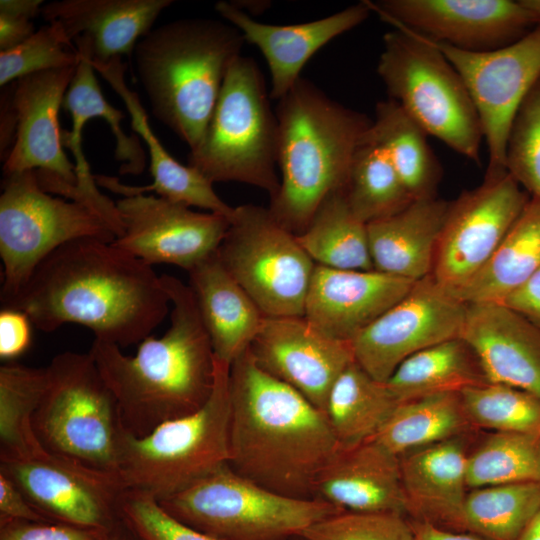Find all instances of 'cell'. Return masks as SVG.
<instances>
[{
  "label": "cell",
  "instance_id": "obj_1",
  "mask_svg": "<svg viewBox=\"0 0 540 540\" xmlns=\"http://www.w3.org/2000/svg\"><path fill=\"white\" fill-rule=\"evenodd\" d=\"M169 303L151 265L112 242L83 238L47 256L2 308L24 312L44 332L75 323L97 340L126 347L150 336Z\"/></svg>",
  "mask_w": 540,
  "mask_h": 540
},
{
  "label": "cell",
  "instance_id": "obj_2",
  "mask_svg": "<svg viewBox=\"0 0 540 540\" xmlns=\"http://www.w3.org/2000/svg\"><path fill=\"white\" fill-rule=\"evenodd\" d=\"M228 465L275 493L314 498L339 447L323 411L262 370L247 348L230 365Z\"/></svg>",
  "mask_w": 540,
  "mask_h": 540
},
{
  "label": "cell",
  "instance_id": "obj_3",
  "mask_svg": "<svg viewBox=\"0 0 540 540\" xmlns=\"http://www.w3.org/2000/svg\"><path fill=\"white\" fill-rule=\"evenodd\" d=\"M172 303L163 336H148L135 355L94 339L90 355L119 408L125 432L142 437L159 425L198 411L209 400L216 356L189 285L161 275Z\"/></svg>",
  "mask_w": 540,
  "mask_h": 540
},
{
  "label": "cell",
  "instance_id": "obj_4",
  "mask_svg": "<svg viewBox=\"0 0 540 540\" xmlns=\"http://www.w3.org/2000/svg\"><path fill=\"white\" fill-rule=\"evenodd\" d=\"M275 114L280 184L268 209L297 236L325 198L344 187L372 120L303 78L278 100Z\"/></svg>",
  "mask_w": 540,
  "mask_h": 540
},
{
  "label": "cell",
  "instance_id": "obj_5",
  "mask_svg": "<svg viewBox=\"0 0 540 540\" xmlns=\"http://www.w3.org/2000/svg\"><path fill=\"white\" fill-rule=\"evenodd\" d=\"M244 42L230 23L185 18L152 29L136 44V71L154 117L190 150L201 142Z\"/></svg>",
  "mask_w": 540,
  "mask_h": 540
},
{
  "label": "cell",
  "instance_id": "obj_6",
  "mask_svg": "<svg viewBox=\"0 0 540 540\" xmlns=\"http://www.w3.org/2000/svg\"><path fill=\"white\" fill-rule=\"evenodd\" d=\"M230 364L216 357L209 400L142 437L124 432L117 476L126 491L172 497L229 462Z\"/></svg>",
  "mask_w": 540,
  "mask_h": 540
},
{
  "label": "cell",
  "instance_id": "obj_7",
  "mask_svg": "<svg viewBox=\"0 0 540 540\" xmlns=\"http://www.w3.org/2000/svg\"><path fill=\"white\" fill-rule=\"evenodd\" d=\"M394 28L383 36L377 65L389 99L428 135L480 164L482 124L462 76L432 40Z\"/></svg>",
  "mask_w": 540,
  "mask_h": 540
},
{
  "label": "cell",
  "instance_id": "obj_8",
  "mask_svg": "<svg viewBox=\"0 0 540 540\" xmlns=\"http://www.w3.org/2000/svg\"><path fill=\"white\" fill-rule=\"evenodd\" d=\"M256 61L239 55L224 79L211 119L188 165L210 182H241L278 191V122Z\"/></svg>",
  "mask_w": 540,
  "mask_h": 540
},
{
  "label": "cell",
  "instance_id": "obj_9",
  "mask_svg": "<svg viewBox=\"0 0 540 540\" xmlns=\"http://www.w3.org/2000/svg\"><path fill=\"white\" fill-rule=\"evenodd\" d=\"M46 374L32 422L40 445L117 476L125 430L117 401L90 353H60L46 367Z\"/></svg>",
  "mask_w": 540,
  "mask_h": 540
},
{
  "label": "cell",
  "instance_id": "obj_10",
  "mask_svg": "<svg viewBox=\"0 0 540 540\" xmlns=\"http://www.w3.org/2000/svg\"><path fill=\"white\" fill-rule=\"evenodd\" d=\"M158 503L179 522L217 540H291L345 511L320 499L275 493L228 464Z\"/></svg>",
  "mask_w": 540,
  "mask_h": 540
},
{
  "label": "cell",
  "instance_id": "obj_11",
  "mask_svg": "<svg viewBox=\"0 0 540 540\" xmlns=\"http://www.w3.org/2000/svg\"><path fill=\"white\" fill-rule=\"evenodd\" d=\"M83 238L113 242L116 235L88 206L46 192L35 171L5 175L0 196L1 303L20 292L53 251Z\"/></svg>",
  "mask_w": 540,
  "mask_h": 540
},
{
  "label": "cell",
  "instance_id": "obj_12",
  "mask_svg": "<svg viewBox=\"0 0 540 540\" xmlns=\"http://www.w3.org/2000/svg\"><path fill=\"white\" fill-rule=\"evenodd\" d=\"M217 253L264 316H304L316 264L269 209L234 207Z\"/></svg>",
  "mask_w": 540,
  "mask_h": 540
},
{
  "label": "cell",
  "instance_id": "obj_13",
  "mask_svg": "<svg viewBox=\"0 0 540 540\" xmlns=\"http://www.w3.org/2000/svg\"><path fill=\"white\" fill-rule=\"evenodd\" d=\"M434 43L462 76L478 112L488 150L484 177L506 173L512 120L540 78V25L515 42L491 51L470 52Z\"/></svg>",
  "mask_w": 540,
  "mask_h": 540
},
{
  "label": "cell",
  "instance_id": "obj_14",
  "mask_svg": "<svg viewBox=\"0 0 540 540\" xmlns=\"http://www.w3.org/2000/svg\"><path fill=\"white\" fill-rule=\"evenodd\" d=\"M531 196L506 172L449 202L431 275L456 292L487 262Z\"/></svg>",
  "mask_w": 540,
  "mask_h": 540
},
{
  "label": "cell",
  "instance_id": "obj_15",
  "mask_svg": "<svg viewBox=\"0 0 540 540\" xmlns=\"http://www.w3.org/2000/svg\"><path fill=\"white\" fill-rule=\"evenodd\" d=\"M467 306L431 274L421 278L352 341L355 361L386 382L410 356L460 337Z\"/></svg>",
  "mask_w": 540,
  "mask_h": 540
},
{
  "label": "cell",
  "instance_id": "obj_16",
  "mask_svg": "<svg viewBox=\"0 0 540 540\" xmlns=\"http://www.w3.org/2000/svg\"><path fill=\"white\" fill-rule=\"evenodd\" d=\"M0 472L54 523L109 531L120 521L119 501L125 490L116 475L43 447L27 456L0 459Z\"/></svg>",
  "mask_w": 540,
  "mask_h": 540
},
{
  "label": "cell",
  "instance_id": "obj_17",
  "mask_svg": "<svg viewBox=\"0 0 540 540\" xmlns=\"http://www.w3.org/2000/svg\"><path fill=\"white\" fill-rule=\"evenodd\" d=\"M116 205L124 231L112 243L151 266L173 264L190 271L218 250L229 227L230 217L196 212L160 196H126Z\"/></svg>",
  "mask_w": 540,
  "mask_h": 540
},
{
  "label": "cell",
  "instance_id": "obj_18",
  "mask_svg": "<svg viewBox=\"0 0 540 540\" xmlns=\"http://www.w3.org/2000/svg\"><path fill=\"white\" fill-rule=\"evenodd\" d=\"M368 4L393 27L470 52L501 48L536 26L520 0H381Z\"/></svg>",
  "mask_w": 540,
  "mask_h": 540
},
{
  "label": "cell",
  "instance_id": "obj_19",
  "mask_svg": "<svg viewBox=\"0 0 540 540\" xmlns=\"http://www.w3.org/2000/svg\"><path fill=\"white\" fill-rule=\"evenodd\" d=\"M248 349L262 370L323 412L335 380L355 361L351 341L327 335L305 316H265Z\"/></svg>",
  "mask_w": 540,
  "mask_h": 540
},
{
  "label": "cell",
  "instance_id": "obj_20",
  "mask_svg": "<svg viewBox=\"0 0 540 540\" xmlns=\"http://www.w3.org/2000/svg\"><path fill=\"white\" fill-rule=\"evenodd\" d=\"M80 62L64 96L62 107L69 112L72 120L70 130H61V141L75 159L76 184L52 180L46 184V191L62 195L69 200L82 203L98 213L113 229L116 236L123 233V223L115 202L98 189L94 175L82 148V131L85 123L94 117L104 118L115 137V159L129 172H135L146 165V154L136 134L127 135L121 128L125 117L121 110L113 107L104 98L91 64V54L86 45H76Z\"/></svg>",
  "mask_w": 540,
  "mask_h": 540
},
{
  "label": "cell",
  "instance_id": "obj_21",
  "mask_svg": "<svg viewBox=\"0 0 540 540\" xmlns=\"http://www.w3.org/2000/svg\"><path fill=\"white\" fill-rule=\"evenodd\" d=\"M77 67L34 73L12 82L16 136L4 160L3 174L43 171L76 184L75 165L61 141L58 113Z\"/></svg>",
  "mask_w": 540,
  "mask_h": 540
},
{
  "label": "cell",
  "instance_id": "obj_22",
  "mask_svg": "<svg viewBox=\"0 0 540 540\" xmlns=\"http://www.w3.org/2000/svg\"><path fill=\"white\" fill-rule=\"evenodd\" d=\"M414 282L377 270H339L316 265L304 316L327 335L352 342L402 299Z\"/></svg>",
  "mask_w": 540,
  "mask_h": 540
},
{
  "label": "cell",
  "instance_id": "obj_23",
  "mask_svg": "<svg viewBox=\"0 0 540 540\" xmlns=\"http://www.w3.org/2000/svg\"><path fill=\"white\" fill-rule=\"evenodd\" d=\"M215 9L241 32L245 42L261 51L271 75L270 97L277 101L301 78L303 67L319 49L360 25L372 12L368 1H361L314 21L273 25L254 20L232 2L219 1Z\"/></svg>",
  "mask_w": 540,
  "mask_h": 540
},
{
  "label": "cell",
  "instance_id": "obj_24",
  "mask_svg": "<svg viewBox=\"0 0 540 540\" xmlns=\"http://www.w3.org/2000/svg\"><path fill=\"white\" fill-rule=\"evenodd\" d=\"M472 434L399 456L406 516L412 522L465 532L466 460Z\"/></svg>",
  "mask_w": 540,
  "mask_h": 540
},
{
  "label": "cell",
  "instance_id": "obj_25",
  "mask_svg": "<svg viewBox=\"0 0 540 540\" xmlns=\"http://www.w3.org/2000/svg\"><path fill=\"white\" fill-rule=\"evenodd\" d=\"M489 383L540 397V330L502 303L468 304L460 334Z\"/></svg>",
  "mask_w": 540,
  "mask_h": 540
},
{
  "label": "cell",
  "instance_id": "obj_26",
  "mask_svg": "<svg viewBox=\"0 0 540 540\" xmlns=\"http://www.w3.org/2000/svg\"><path fill=\"white\" fill-rule=\"evenodd\" d=\"M94 69L121 97L131 117L132 129L140 135L148 147L152 183L146 186H129L119 179L106 175H94L96 184L123 197L147 192L171 201L195 206L208 212L231 217L234 207L224 202L213 189V183L198 170L176 161L162 146L148 122V117L138 95L125 82V64L121 58L99 62L90 58Z\"/></svg>",
  "mask_w": 540,
  "mask_h": 540
},
{
  "label": "cell",
  "instance_id": "obj_27",
  "mask_svg": "<svg viewBox=\"0 0 540 540\" xmlns=\"http://www.w3.org/2000/svg\"><path fill=\"white\" fill-rule=\"evenodd\" d=\"M314 498L345 511L406 516L399 457L375 439L339 445L317 478Z\"/></svg>",
  "mask_w": 540,
  "mask_h": 540
},
{
  "label": "cell",
  "instance_id": "obj_28",
  "mask_svg": "<svg viewBox=\"0 0 540 540\" xmlns=\"http://www.w3.org/2000/svg\"><path fill=\"white\" fill-rule=\"evenodd\" d=\"M172 0H61L44 4L41 15L58 23L70 41L83 37L92 60L108 62L130 55L152 30Z\"/></svg>",
  "mask_w": 540,
  "mask_h": 540
},
{
  "label": "cell",
  "instance_id": "obj_29",
  "mask_svg": "<svg viewBox=\"0 0 540 540\" xmlns=\"http://www.w3.org/2000/svg\"><path fill=\"white\" fill-rule=\"evenodd\" d=\"M188 273L215 356L231 365L250 346L265 316L227 271L217 251Z\"/></svg>",
  "mask_w": 540,
  "mask_h": 540
},
{
  "label": "cell",
  "instance_id": "obj_30",
  "mask_svg": "<svg viewBox=\"0 0 540 540\" xmlns=\"http://www.w3.org/2000/svg\"><path fill=\"white\" fill-rule=\"evenodd\" d=\"M448 204L438 197L418 199L368 223L374 269L412 281L430 275Z\"/></svg>",
  "mask_w": 540,
  "mask_h": 540
},
{
  "label": "cell",
  "instance_id": "obj_31",
  "mask_svg": "<svg viewBox=\"0 0 540 540\" xmlns=\"http://www.w3.org/2000/svg\"><path fill=\"white\" fill-rule=\"evenodd\" d=\"M540 270V198L531 197L483 267L454 294L467 304L502 303Z\"/></svg>",
  "mask_w": 540,
  "mask_h": 540
},
{
  "label": "cell",
  "instance_id": "obj_32",
  "mask_svg": "<svg viewBox=\"0 0 540 540\" xmlns=\"http://www.w3.org/2000/svg\"><path fill=\"white\" fill-rule=\"evenodd\" d=\"M428 134L395 101L377 103L366 137L390 158L414 200L437 197L441 164L430 147Z\"/></svg>",
  "mask_w": 540,
  "mask_h": 540
},
{
  "label": "cell",
  "instance_id": "obj_33",
  "mask_svg": "<svg viewBox=\"0 0 540 540\" xmlns=\"http://www.w3.org/2000/svg\"><path fill=\"white\" fill-rule=\"evenodd\" d=\"M398 403L489 383L472 348L453 338L404 360L385 382Z\"/></svg>",
  "mask_w": 540,
  "mask_h": 540
},
{
  "label": "cell",
  "instance_id": "obj_34",
  "mask_svg": "<svg viewBox=\"0 0 540 540\" xmlns=\"http://www.w3.org/2000/svg\"><path fill=\"white\" fill-rule=\"evenodd\" d=\"M398 404L385 382L353 361L332 385L324 413L339 445L351 446L373 439Z\"/></svg>",
  "mask_w": 540,
  "mask_h": 540
},
{
  "label": "cell",
  "instance_id": "obj_35",
  "mask_svg": "<svg viewBox=\"0 0 540 540\" xmlns=\"http://www.w3.org/2000/svg\"><path fill=\"white\" fill-rule=\"evenodd\" d=\"M477 431L465 413L460 393H441L399 403L373 439L399 457Z\"/></svg>",
  "mask_w": 540,
  "mask_h": 540
},
{
  "label": "cell",
  "instance_id": "obj_36",
  "mask_svg": "<svg viewBox=\"0 0 540 540\" xmlns=\"http://www.w3.org/2000/svg\"><path fill=\"white\" fill-rule=\"evenodd\" d=\"M297 239L316 265L339 270H375L367 224L353 214L343 188L325 198Z\"/></svg>",
  "mask_w": 540,
  "mask_h": 540
},
{
  "label": "cell",
  "instance_id": "obj_37",
  "mask_svg": "<svg viewBox=\"0 0 540 540\" xmlns=\"http://www.w3.org/2000/svg\"><path fill=\"white\" fill-rule=\"evenodd\" d=\"M540 512V481L491 485L467 493L465 532L485 540H518Z\"/></svg>",
  "mask_w": 540,
  "mask_h": 540
},
{
  "label": "cell",
  "instance_id": "obj_38",
  "mask_svg": "<svg viewBox=\"0 0 540 540\" xmlns=\"http://www.w3.org/2000/svg\"><path fill=\"white\" fill-rule=\"evenodd\" d=\"M343 193L353 214L365 224L414 201L388 155L366 135L354 154Z\"/></svg>",
  "mask_w": 540,
  "mask_h": 540
},
{
  "label": "cell",
  "instance_id": "obj_39",
  "mask_svg": "<svg viewBox=\"0 0 540 540\" xmlns=\"http://www.w3.org/2000/svg\"><path fill=\"white\" fill-rule=\"evenodd\" d=\"M46 367L14 362L0 367V459L30 455L42 448L32 422L46 387Z\"/></svg>",
  "mask_w": 540,
  "mask_h": 540
},
{
  "label": "cell",
  "instance_id": "obj_40",
  "mask_svg": "<svg viewBox=\"0 0 540 540\" xmlns=\"http://www.w3.org/2000/svg\"><path fill=\"white\" fill-rule=\"evenodd\" d=\"M528 481H540L539 435L491 432L469 450L468 488Z\"/></svg>",
  "mask_w": 540,
  "mask_h": 540
},
{
  "label": "cell",
  "instance_id": "obj_41",
  "mask_svg": "<svg viewBox=\"0 0 540 540\" xmlns=\"http://www.w3.org/2000/svg\"><path fill=\"white\" fill-rule=\"evenodd\" d=\"M465 413L476 429L540 436V397L503 384L486 383L460 392Z\"/></svg>",
  "mask_w": 540,
  "mask_h": 540
},
{
  "label": "cell",
  "instance_id": "obj_42",
  "mask_svg": "<svg viewBox=\"0 0 540 540\" xmlns=\"http://www.w3.org/2000/svg\"><path fill=\"white\" fill-rule=\"evenodd\" d=\"M80 53L56 22L40 27L29 38L0 52V86L43 71L77 67Z\"/></svg>",
  "mask_w": 540,
  "mask_h": 540
},
{
  "label": "cell",
  "instance_id": "obj_43",
  "mask_svg": "<svg viewBox=\"0 0 540 540\" xmlns=\"http://www.w3.org/2000/svg\"><path fill=\"white\" fill-rule=\"evenodd\" d=\"M506 172L531 197L540 198V78L512 120L506 144Z\"/></svg>",
  "mask_w": 540,
  "mask_h": 540
},
{
  "label": "cell",
  "instance_id": "obj_44",
  "mask_svg": "<svg viewBox=\"0 0 540 540\" xmlns=\"http://www.w3.org/2000/svg\"><path fill=\"white\" fill-rule=\"evenodd\" d=\"M302 540H416L407 516L391 512L342 511L303 530Z\"/></svg>",
  "mask_w": 540,
  "mask_h": 540
},
{
  "label": "cell",
  "instance_id": "obj_45",
  "mask_svg": "<svg viewBox=\"0 0 540 540\" xmlns=\"http://www.w3.org/2000/svg\"><path fill=\"white\" fill-rule=\"evenodd\" d=\"M118 513L137 540H217L179 522L146 494L125 490Z\"/></svg>",
  "mask_w": 540,
  "mask_h": 540
},
{
  "label": "cell",
  "instance_id": "obj_46",
  "mask_svg": "<svg viewBox=\"0 0 540 540\" xmlns=\"http://www.w3.org/2000/svg\"><path fill=\"white\" fill-rule=\"evenodd\" d=\"M107 532L54 522H0V540H101Z\"/></svg>",
  "mask_w": 540,
  "mask_h": 540
},
{
  "label": "cell",
  "instance_id": "obj_47",
  "mask_svg": "<svg viewBox=\"0 0 540 540\" xmlns=\"http://www.w3.org/2000/svg\"><path fill=\"white\" fill-rule=\"evenodd\" d=\"M42 0L0 1V49L16 47L34 32L32 19L41 14Z\"/></svg>",
  "mask_w": 540,
  "mask_h": 540
},
{
  "label": "cell",
  "instance_id": "obj_48",
  "mask_svg": "<svg viewBox=\"0 0 540 540\" xmlns=\"http://www.w3.org/2000/svg\"><path fill=\"white\" fill-rule=\"evenodd\" d=\"M31 321L16 309L2 308L0 312V358L5 362L22 355L30 346Z\"/></svg>",
  "mask_w": 540,
  "mask_h": 540
},
{
  "label": "cell",
  "instance_id": "obj_49",
  "mask_svg": "<svg viewBox=\"0 0 540 540\" xmlns=\"http://www.w3.org/2000/svg\"><path fill=\"white\" fill-rule=\"evenodd\" d=\"M5 521L52 522L28 501L6 474L0 472V522Z\"/></svg>",
  "mask_w": 540,
  "mask_h": 540
},
{
  "label": "cell",
  "instance_id": "obj_50",
  "mask_svg": "<svg viewBox=\"0 0 540 540\" xmlns=\"http://www.w3.org/2000/svg\"><path fill=\"white\" fill-rule=\"evenodd\" d=\"M502 304L521 314L540 330V270Z\"/></svg>",
  "mask_w": 540,
  "mask_h": 540
},
{
  "label": "cell",
  "instance_id": "obj_51",
  "mask_svg": "<svg viewBox=\"0 0 540 540\" xmlns=\"http://www.w3.org/2000/svg\"><path fill=\"white\" fill-rule=\"evenodd\" d=\"M4 87L5 92L2 93L1 100V156L3 155V151H6L12 142L14 143L12 139L15 140L17 128V117L12 102V83Z\"/></svg>",
  "mask_w": 540,
  "mask_h": 540
},
{
  "label": "cell",
  "instance_id": "obj_52",
  "mask_svg": "<svg viewBox=\"0 0 540 540\" xmlns=\"http://www.w3.org/2000/svg\"><path fill=\"white\" fill-rule=\"evenodd\" d=\"M412 525L416 540H485L469 532L448 531L417 522H412Z\"/></svg>",
  "mask_w": 540,
  "mask_h": 540
},
{
  "label": "cell",
  "instance_id": "obj_53",
  "mask_svg": "<svg viewBox=\"0 0 540 540\" xmlns=\"http://www.w3.org/2000/svg\"><path fill=\"white\" fill-rule=\"evenodd\" d=\"M101 540H137L136 537L119 521Z\"/></svg>",
  "mask_w": 540,
  "mask_h": 540
},
{
  "label": "cell",
  "instance_id": "obj_54",
  "mask_svg": "<svg viewBox=\"0 0 540 540\" xmlns=\"http://www.w3.org/2000/svg\"><path fill=\"white\" fill-rule=\"evenodd\" d=\"M518 540H540V512L535 516Z\"/></svg>",
  "mask_w": 540,
  "mask_h": 540
},
{
  "label": "cell",
  "instance_id": "obj_55",
  "mask_svg": "<svg viewBox=\"0 0 540 540\" xmlns=\"http://www.w3.org/2000/svg\"><path fill=\"white\" fill-rule=\"evenodd\" d=\"M520 3L529 12L536 26L540 25V0H520Z\"/></svg>",
  "mask_w": 540,
  "mask_h": 540
},
{
  "label": "cell",
  "instance_id": "obj_56",
  "mask_svg": "<svg viewBox=\"0 0 540 540\" xmlns=\"http://www.w3.org/2000/svg\"><path fill=\"white\" fill-rule=\"evenodd\" d=\"M291 540H302V539H300L299 537H295V538H293Z\"/></svg>",
  "mask_w": 540,
  "mask_h": 540
}]
</instances>
